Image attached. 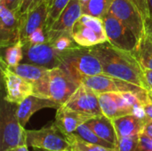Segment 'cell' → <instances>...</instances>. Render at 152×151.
Segmentation results:
<instances>
[{
	"label": "cell",
	"instance_id": "484cf974",
	"mask_svg": "<svg viewBox=\"0 0 152 151\" xmlns=\"http://www.w3.org/2000/svg\"><path fill=\"white\" fill-rule=\"evenodd\" d=\"M9 67H14L22 62L24 58L23 44L20 41L16 44L5 47L4 55L1 57Z\"/></svg>",
	"mask_w": 152,
	"mask_h": 151
},
{
	"label": "cell",
	"instance_id": "bcb514c9",
	"mask_svg": "<svg viewBox=\"0 0 152 151\" xmlns=\"http://www.w3.org/2000/svg\"><path fill=\"white\" fill-rule=\"evenodd\" d=\"M146 2H147V1H146Z\"/></svg>",
	"mask_w": 152,
	"mask_h": 151
},
{
	"label": "cell",
	"instance_id": "4316f807",
	"mask_svg": "<svg viewBox=\"0 0 152 151\" xmlns=\"http://www.w3.org/2000/svg\"><path fill=\"white\" fill-rule=\"evenodd\" d=\"M69 138H70L71 148L73 151H118V149H110L97 144L86 142L79 139L74 133L69 134Z\"/></svg>",
	"mask_w": 152,
	"mask_h": 151
},
{
	"label": "cell",
	"instance_id": "7c38bea8",
	"mask_svg": "<svg viewBox=\"0 0 152 151\" xmlns=\"http://www.w3.org/2000/svg\"><path fill=\"white\" fill-rule=\"evenodd\" d=\"M23 49V63H32L47 69L57 68L61 64L62 53L58 52L50 41L37 44H24Z\"/></svg>",
	"mask_w": 152,
	"mask_h": 151
},
{
	"label": "cell",
	"instance_id": "4fadbf2b",
	"mask_svg": "<svg viewBox=\"0 0 152 151\" xmlns=\"http://www.w3.org/2000/svg\"><path fill=\"white\" fill-rule=\"evenodd\" d=\"M64 105L92 117L103 115L99 101V95L82 83Z\"/></svg>",
	"mask_w": 152,
	"mask_h": 151
},
{
	"label": "cell",
	"instance_id": "277c9868",
	"mask_svg": "<svg viewBox=\"0 0 152 151\" xmlns=\"http://www.w3.org/2000/svg\"><path fill=\"white\" fill-rule=\"evenodd\" d=\"M60 68L78 85L83 77L103 73L102 64L91 48L83 46L62 53Z\"/></svg>",
	"mask_w": 152,
	"mask_h": 151
},
{
	"label": "cell",
	"instance_id": "e575fe53",
	"mask_svg": "<svg viewBox=\"0 0 152 151\" xmlns=\"http://www.w3.org/2000/svg\"><path fill=\"white\" fill-rule=\"evenodd\" d=\"M142 109L147 118L149 120H152V101L151 98H149L142 103Z\"/></svg>",
	"mask_w": 152,
	"mask_h": 151
},
{
	"label": "cell",
	"instance_id": "ee69618b",
	"mask_svg": "<svg viewBox=\"0 0 152 151\" xmlns=\"http://www.w3.org/2000/svg\"><path fill=\"white\" fill-rule=\"evenodd\" d=\"M149 93H150V94H151V95H152V91H149Z\"/></svg>",
	"mask_w": 152,
	"mask_h": 151
},
{
	"label": "cell",
	"instance_id": "cb8c5ba5",
	"mask_svg": "<svg viewBox=\"0 0 152 151\" xmlns=\"http://www.w3.org/2000/svg\"><path fill=\"white\" fill-rule=\"evenodd\" d=\"M114 0H89L83 7L82 12L94 17L102 18L112 5Z\"/></svg>",
	"mask_w": 152,
	"mask_h": 151
},
{
	"label": "cell",
	"instance_id": "60d3db41",
	"mask_svg": "<svg viewBox=\"0 0 152 151\" xmlns=\"http://www.w3.org/2000/svg\"><path fill=\"white\" fill-rule=\"evenodd\" d=\"M52 2H53V0H46V4H47V5H48V8H49V6L51 5Z\"/></svg>",
	"mask_w": 152,
	"mask_h": 151
},
{
	"label": "cell",
	"instance_id": "603a6c76",
	"mask_svg": "<svg viewBox=\"0 0 152 151\" xmlns=\"http://www.w3.org/2000/svg\"><path fill=\"white\" fill-rule=\"evenodd\" d=\"M9 68L12 71H13L20 77H23L24 79L31 83L37 82L39 79H41L50 69L43 66H38L32 63H23V62L20 63L17 66L9 67Z\"/></svg>",
	"mask_w": 152,
	"mask_h": 151
},
{
	"label": "cell",
	"instance_id": "7a4b0ae2",
	"mask_svg": "<svg viewBox=\"0 0 152 151\" xmlns=\"http://www.w3.org/2000/svg\"><path fill=\"white\" fill-rule=\"evenodd\" d=\"M32 84L34 95L50 99L61 106L69 100L79 86L60 67L50 69L41 79Z\"/></svg>",
	"mask_w": 152,
	"mask_h": 151
},
{
	"label": "cell",
	"instance_id": "44dd1931",
	"mask_svg": "<svg viewBox=\"0 0 152 151\" xmlns=\"http://www.w3.org/2000/svg\"><path fill=\"white\" fill-rule=\"evenodd\" d=\"M142 69H152V37L145 32L132 52Z\"/></svg>",
	"mask_w": 152,
	"mask_h": 151
},
{
	"label": "cell",
	"instance_id": "8d00e7d4",
	"mask_svg": "<svg viewBox=\"0 0 152 151\" xmlns=\"http://www.w3.org/2000/svg\"><path fill=\"white\" fill-rule=\"evenodd\" d=\"M145 32L152 37V17L150 15L145 19Z\"/></svg>",
	"mask_w": 152,
	"mask_h": 151
},
{
	"label": "cell",
	"instance_id": "ba28073f",
	"mask_svg": "<svg viewBox=\"0 0 152 151\" xmlns=\"http://www.w3.org/2000/svg\"><path fill=\"white\" fill-rule=\"evenodd\" d=\"M75 41L83 47H93L108 42L102 18L82 13L71 28Z\"/></svg>",
	"mask_w": 152,
	"mask_h": 151
},
{
	"label": "cell",
	"instance_id": "9a60e30c",
	"mask_svg": "<svg viewBox=\"0 0 152 151\" xmlns=\"http://www.w3.org/2000/svg\"><path fill=\"white\" fill-rule=\"evenodd\" d=\"M22 15L21 29L20 41L24 44L28 36L37 28L46 27V20L48 15V5L44 2L34 10Z\"/></svg>",
	"mask_w": 152,
	"mask_h": 151
},
{
	"label": "cell",
	"instance_id": "8fae6325",
	"mask_svg": "<svg viewBox=\"0 0 152 151\" xmlns=\"http://www.w3.org/2000/svg\"><path fill=\"white\" fill-rule=\"evenodd\" d=\"M0 68L5 91L4 98L6 101L20 104L28 96L33 94V84L12 71L2 58Z\"/></svg>",
	"mask_w": 152,
	"mask_h": 151
},
{
	"label": "cell",
	"instance_id": "4dcf8cb0",
	"mask_svg": "<svg viewBox=\"0 0 152 151\" xmlns=\"http://www.w3.org/2000/svg\"><path fill=\"white\" fill-rule=\"evenodd\" d=\"M44 2H46V0H22L19 12L20 14H25L37 8Z\"/></svg>",
	"mask_w": 152,
	"mask_h": 151
},
{
	"label": "cell",
	"instance_id": "f6af8a7d",
	"mask_svg": "<svg viewBox=\"0 0 152 151\" xmlns=\"http://www.w3.org/2000/svg\"><path fill=\"white\" fill-rule=\"evenodd\" d=\"M70 151H73V150H70Z\"/></svg>",
	"mask_w": 152,
	"mask_h": 151
},
{
	"label": "cell",
	"instance_id": "8992f818",
	"mask_svg": "<svg viewBox=\"0 0 152 151\" xmlns=\"http://www.w3.org/2000/svg\"><path fill=\"white\" fill-rule=\"evenodd\" d=\"M109 12L130 28L139 40L145 34V19L149 16L146 0H114Z\"/></svg>",
	"mask_w": 152,
	"mask_h": 151
},
{
	"label": "cell",
	"instance_id": "ffe728a7",
	"mask_svg": "<svg viewBox=\"0 0 152 151\" xmlns=\"http://www.w3.org/2000/svg\"><path fill=\"white\" fill-rule=\"evenodd\" d=\"M82 13L80 0H70L50 30L55 32L71 31L74 23L78 20Z\"/></svg>",
	"mask_w": 152,
	"mask_h": 151
},
{
	"label": "cell",
	"instance_id": "d590c367",
	"mask_svg": "<svg viewBox=\"0 0 152 151\" xmlns=\"http://www.w3.org/2000/svg\"><path fill=\"white\" fill-rule=\"evenodd\" d=\"M142 133L152 138V120H148L145 123Z\"/></svg>",
	"mask_w": 152,
	"mask_h": 151
},
{
	"label": "cell",
	"instance_id": "83f0119b",
	"mask_svg": "<svg viewBox=\"0 0 152 151\" xmlns=\"http://www.w3.org/2000/svg\"><path fill=\"white\" fill-rule=\"evenodd\" d=\"M70 0H53L48 8V15L46 20V28L49 31L54 22L58 20L62 11L68 5Z\"/></svg>",
	"mask_w": 152,
	"mask_h": 151
},
{
	"label": "cell",
	"instance_id": "1f68e13d",
	"mask_svg": "<svg viewBox=\"0 0 152 151\" xmlns=\"http://www.w3.org/2000/svg\"><path fill=\"white\" fill-rule=\"evenodd\" d=\"M137 151H152L151 137L142 133L139 135V144Z\"/></svg>",
	"mask_w": 152,
	"mask_h": 151
},
{
	"label": "cell",
	"instance_id": "3957f363",
	"mask_svg": "<svg viewBox=\"0 0 152 151\" xmlns=\"http://www.w3.org/2000/svg\"><path fill=\"white\" fill-rule=\"evenodd\" d=\"M98 95L103 115L112 120L131 114L147 117L142 109V103L150 98L149 92L146 95L128 92L104 93Z\"/></svg>",
	"mask_w": 152,
	"mask_h": 151
},
{
	"label": "cell",
	"instance_id": "d6986e66",
	"mask_svg": "<svg viewBox=\"0 0 152 151\" xmlns=\"http://www.w3.org/2000/svg\"><path fill=\"white\" fill-rule=\"evenodd\" d=\"M86 125L102 140L110 142L118 149V137L113 124V120L102 115L94 117L86 122Z\"/></svg>",
	"mask_w": 152,
	"mask_h": 151
},
{
	"label": "cell",
	"instance_id": "7402d4cb",
	"mask_svg": "<svg viewBox=\"0 0 152 151\" xmlns=\"http://www.w3.org/2000/svg\"><path fill=\"white\" fill-rule=\"evenodd\" d=\"M49 41L52 45L61 53L69 52L81 47L71 35V31L55 32L49 30Z\"/></svg>",
	"mask_w": 152,
	"mask_h": 151
},
{
	"label": "cell",
	"instance_id": "7bdbcfd3",
	"mask_svg": "<svg viewBox=\"0 0 152 151\" xmlns=\"http://www.w3.org/2000/svg\"><path fill=\"white\" fill-rule=\"evenodd\" d=\"M149 96H150V98H151V101H152V95H151V94H150V93H149Z\"/></svg>",
	"mask_w": 152,
	"mask_h": 151
},
{
	"label": "cell",
	"instance_id": "f1b7e54d",
	"mask_svg": "<svg viewBox=\"0 0 152 151\" xmlns=\"http://www.w3.org/2000/svg\"><path fill=\"white\" fill-rule=\"evenodd\" d=\"M138 144H139V135L118 138V150L137 151Z\"/></svg>",
	"mask_w": 152,
	"mask_h": 151
},
{
	"label": "cell",
	"instance_id": "e0dca14e",
	"mask_svg": "<svg viewBox=\"0 0 152 151\" xmlns=\"http://www.w3.org/2000/svg\"><path fill=\"white\" fill-rule=\"evenodd\" d=\"M60 107L61 105L50 99L41 98L31 94L28 96L24 101H22L20 104H18L17 116L20 125L25 127L33 114L37 112L38 110L47 108L58 109Z\"/></svg>",
	"mask_w": 152,
	"mask_h": 151
},
{
	"label": "cell",
	"instance_id": "6da1fadb",
	"mask_svg": "<svg viewBox=\"0 0 152 151\" xmlns=\"http://www.w3.org/2000/svg\"><path fill=\"white\" fill-rule=\"evenodd\" d=\"M90 48L100 61L104 74L145 89L142 69L131 52L119 49L109 42Z\"/></svg>",
	"mask_w": 152,
	"mask_h": 151
},
{
	"label": "cell",
	"instance_id": "2e32d148",
	"mask_svg": "<svg viewBox=\"0 0 152 151\" xmlns=\"http://www.w3.org/2000/svg\"><path fill=\"white\" fill-rule=\"evenodd\" d=\"M92 117L79 113L62 105L57 109L53 123L64 133L69 135L74 133L81 125L86 123Z\"/></svg>",
	"mask_w": 152,
	"mask_h": 151
},
{
	"label": "cell",
	"instance_id": "d6a6232c",
	"mask_svg": "<svg viewBox=\"0 0 152 151\" xmlns=\"http://www.w3.org/2000/svg\"><path fill=\"white\" fill-rule=\"evenodd\" d=\"M145 89L149 92L152 91V69H142Z\"/></svg>",
	"mask_w": 152,
	"mask_h": 151
},
{
	"label": "cell",
	"instance_id": "5bb4252c",
	"mask_svg": "<svg viewBox=\"0 0 152 151\" xmlns=\"http://www.w3.org/2000/svg\"><path fill=\"white\" fill-rule=\"evenodd\" d=\"M22 15L0 4V44L2 48L12 45L20 41Z\"/></svg>",
	"mask_w": 152,
	"mask_h": 151
},
{
	"label": "cell",
	"instance_id": "f35d334b",
	"mask_svg": "<svg viewBox=\"0 0 152 151\" xmlns=\"http://www.w3.org/2000/svg\"><path fill=\"white\" fill-rule=\"evenodd\" d=\"M146 1H147V6H148L149 15L152 17V0H146Z\"/></svg>",
	"mask_w": 152,
	"mask_h": 151
},
{
	"label": "cell",
	"instance_id": "30bf717a",
	"mask_svg": "<svg viewBox=\"0 0 152 151\" xmlns=\"http://www.w3.org/2000/svg\"><path fill=\"white\" fill-rule=\"evenodd\" d=\"M81 83L86 85L87 87L91 88L97 94L113 92H128L139 95L148 94V91L138 85L113 77L104 73L94 76L83 77L80 81V84Z\"/></svg>",
	"mask_w": 152,
	"mask_h": 151
},
{
	"label": "cell",
	"instance_id": "52a82bcc",
	"mask_svg": "<svg viewBox=\"0 0 152 151\" xmlns=\"http://www.w3.org/2000/svg\"><path fill=\"white\" fill-rule=\"evenodd\" d=\"M28 146L46 151L72 150L69 135L60 130L54 123L38 130H27Z\"/></svg>",
	"mask_w": 152,
	"mask_h": 151
},
{
	"label": "cell",
	"instance_id": "5b68a950",
	"mask_svg": "<svg viewBox=\"0 0 152 151\" xmlns=\"http://www.w3.org/2000/svg\"><path fill=\"white\" fill-rule=\"evenodd\" d=\"M18 104L2 100L0 109L1 151L28 145L27 130L20 125L17 116Z\"/></svg>",
	"mask_w": 152,
	"mask_h": 151
},
{
	"label": "cell",
	"instance_id": "ac0fdd59",
	"mask_svg": "<svg viewBox=\"0 0 152 151\" xmlns=\"http://www.w3.org/2000/svg\"><path fill=\"white\" fill-rule=\"evenodd\" d=\"M149 119L135 114L126 115L113 119V124L118 138L140 135L145 123Z\"/></svg>",
	"mask_w": 152,
	"mask_h": 151
},
{
	"label": "cell",
	"instance_id": "74e56055",
	"mask_svg": "<svg viewBox=\"0 0 152 151\" xmlns=\"http://www.w3.org/2000/svg\"><path fill=\"white\" fill-rule=\"evenodd\" d=\"M6 151H28V145H22V146H18L15 148L9 149Z\"/></svg>",
	"mask_w": 152,
	"mask_h": 151
},
{
	"label": "cell",
	"instance_id": "d4e9b609",
	"mask_svg": "<svg viewBox=\"0 0 152 151\" xmlns=\"http://www.w3.org/2000/svg\"><path fill=\"white\" fill-rule=\"evenodd\" d=\"M74 134L76 136H77L79 139L89 142V143H93V144H97L100 146H103V147H107V148H110V149H117L114 145L110 144V142L102 140V138H100L87 125L86 123L81 125L74 133Z\"/></svg>",
	"mask_w": 152,
	"mask_h": 151
},
{
	"label": "cell",
	"instance_id": "836d02e7",
	"mask_svg": "<svg viewBox=\"0 0 152 151\" xmlns=\"http://www.w3.org/2000/svg\"><path fill=\"white\" fill-rule=\"evenodd\" d=\"M22 0H0V4H4L10 10L17 11L20 7Z\"/></svg>",
	"mask_w": 152,
	"mask_h": 151
},
{
	"label": "cell",
	"instance_id": "9c48e42d",
	"mask_svg": "<svg viewBox=\"0 0 152 151\" xmlns=\"http://www.w3.org/2000/svg\"><path fill=\"white\" fill-rule=\"evenodd\" d=\"M102 19L108 37V42L119 49L132 53L139 42V39L134 33L110 12H108Z\"/></svg>",
	"mask_w": 152,
	"mask_h": 151
},
{
	"label": "cell",
	"instance_id": "ab89813d",
	"mask_svg": "<svg viewBox=\"0 0 152 151\" xmlns=\"http://www.w3.org/2000/svg\"><path fill=\"white\" fill-rule=\"evenodd\" d=\"M89 0H80V3H81V5H82V7L88 2Z\"/></svg>",
	"mask_w": 152,
	"mask_h": 151
},
{
	"label": "cell",
	"instance_id": "f546056e",
	"mask_svg": "<svg viewBox=\"0 0 152 151\" xmlns=\"http://www.w3.org/2000/svg\"><path fill=\"white\" fill-rule=\"evenodd\" d=\"M49 41V31L47 30L46 27H42L37 28L36 31H34L28 38V40L22 44H42Z\"/></svg>",
	"mask_w": 152,
	"mask_h": 151
},
{
	"label": "cell",
	"instance_id": "b9f144b4",
	"mask_svg": "<svg viewBox=\"0 0 152 151\" xmlns=\"http://www.w3.org/2000/svg\"><path fill=\"white\" fill-rule=\"evenodd\" d=\"M34 151H46V150H39V149H33Z\"/></svg>",
	"mask_w": 152,
	"mask_h": 151
}]
</instances>
